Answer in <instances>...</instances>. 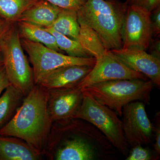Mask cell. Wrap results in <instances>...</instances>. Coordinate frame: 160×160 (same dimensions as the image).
I'll return each instance as SVG.
<instances>
[{"mask_svg": "<svg viewBox=\"0 0 160 160\" xmlns=\"http://www.w3.org/2000/svg\"><path fill=\"white\" fill-rule=\"evenodd\" d=\"M62 9L46 0H38L24 12L18 21L47 28L54 22Z\"/></svg>", "mask_w": 160, "mask_h": 160, "instance_id": "15", "label": "cell"}, {"mask_svg": "<svg viewBox=\"0 0 160 160\" xmlns=\"http://www.w3.org/2000/svg\"><path fill=\"white\" fill-rule=\"evenodd\" d=\"M46 28H49L78 41L80 31L78 11L62 9L53 23Z\"/></svg>", "mask_w": 160, "mask_h": 160, "instance_id": "18", "label": "cell"}, {"mask_svg": "<svg viewBox=\"0 0 160 160\" xmlns=\"http://www.w3.org/2000/svg\"><path fill=\"white\" fill-rule=\"evenodd\" d=\"M73 118L91 123L122 154L126 157L129 153V146L124 136L122 120L110 108L84 94L81 106Z\"/></svg>", "mask_w": 160, "mask_h": 160, "instance_id": "4", "label": "cell"}, {"mask_svg": "<svg viewBox=\"0 0 160 160\" xmlns=\"http://www.w3.org/2000/svg\"><path fill=\"white\" fill-rule=\"evenodd\" d=\"M80 31L78 41L89 58L98 57L108 51L94 30L79 23Z\"/></svg>", "mask_w": 160, "mask_h": 160, "instance_id": "19", "label": "cell"}, {"mask_svg": "<svg viewBox=\"0 0 160 160\" xmlns=\"http://www.w3.org/2000/svg\"><path fill=\"white\" fill-rule=\"evenodd\" d=\"M42 155L19 138L0 135V160H39Z\"/></svg>", "mask_w": 160, "mask_h": 160, "instance_id": "14", "label": "cell"}, {"mask_svg": "<svg viewBox=\"0 0 160 160\" xmlns=\"http://www.w3.org/2000/svg\"><path fill=\"white\" fill-rule=\"evenodd\" d=\"M45 29L54 36L58 47L62 51L65 52L67 55L73 57L89 58L77 40L72 39L49 28Z\"/></svg>", "mask_w": 160, "mask_h": 160, "instance_id": "21", "label": "cell"}, {"mask_svg": "<svg viewBox=\"0 0 160 160\" xmlns=\"http://www.w3.org/2000/svg\"><path fill=\"white\" fill-rule=\"evenodd\" d=\"M21 44L16 23L0 45L4 66L10 84L26 96L35 86L32 67Z\"/></svg>", "mask_w": 160, "mask_h": 160, "instance_id": "5", "label": "cell"}, {"mask_svg": "<svg viewBox=\"0 0 160 160\" xmlns=\"http://www.w3.org/2000/svg\"><path fill=\"white\" fill-rule=\"evenodd\" d=\"M24 51L29 56L32 65L35 85H39L49 72L63 66L71 65L93 66L95 58L69 56L50 49L41 43L20 38Z\"/></svg>", "mask_w": 160, "mask_h": 160, "instance_id": "6", "label": "cell"}, {"mask_svg": "<svg viewBox=\"0 0 160 160\" xmlns=\"http://www.w3.org/2000/svg\"><path fill=\"white\" fill-rule=\"evenodd\" d=\"M129 152L126 160H150L153 158V155L151 151L142 145L133 146Z\"/></svg>", "mask_w": 160, "mask_h": 160, "instance_id": "22", "label": "cell"}, {"mask_svg": "<svg viewBox=\"0 0 160 160\" xmlns=\"http://www.w3.org/2000/svg\"><path fill=\"white\" fill-rule=\"evenodd\" d=\"M151 13L135 5L129 4L122 28V48L147 50L152 38Z\"/></svg>", "mask_w": 160, "mask_h": 160, "instance_id": "8", "label": "cell"}, {"mask_svg": "<svg viewBox=\"0 0 160 160\" xmlns=\"http://www.w3.org/2000/svg\"><path fill=\"white\" fill-rule=\"evenodd\" d=\"M53 122L48 108V91L35 85L0 135L19 138L40 154L46 153Z\"/></svg>", "mask_w": 160, "mask_h": 160, "instance_id": "1", "label": "cell"}, {"mask_svg": "<svg viewBox=\"0 0 160 160\" xmlns=\"http://www.w3.org/2000/svg\"><path fill=\"white\" fill-rule=\"evenodd\" d=\"M54 155L56 160H92L97 157L93 146L84 138L72 136L63 139Z\"/></svg>", "mask_w": 160, "mask_h": 160, "instance_id": "13", "label": "cell"}, {"mask_svg": "<svg viewBox=\"0 0 160 160\" xmlns=\"http://www.w3.org/2000/svg\"><path fill=\"white\" fill-rule=\"evenodd\" d=\"M148 78L142 73L132 70L120 62L109 50L96 58V62L91 71L76 85L82 88L96 83L119 79Z\"/></svg>", "mask_w": 160, "mask_h": 160, "instance_id": "9", "label": "cell"}, {"mask_svg": "<svg viewBox=\"0 0 160 160\" xmlns=\"http://www.w3.org/2000/svg\"><path fill=\"white\" fill-rule=\"evenodd\" d=\"M16 23L20 38L41 43L61 53L64 52L58 47L54 36L45 28L22 21H18Z\"/></svg>", "mask_w": 160, "mask_h": 160, "instance_id": "17", "label": "cell"}, {"mask_svg": "<svg viewBox=\"0 0 160 160\" xmlns=\"http://www.w3.org/2000/svg\"><path fill=\"white\" fill-rule=\"evenodd\" d=\"M47 91L48 110L53 123L73 118L84 97L82 89L75 86Z\"/></svg>", "mask_w": 160, "mask_h": 160, "instance_id": "10", "label": "cell"}, {"mask_svg": "<svg viewBox=\"0 0 160 160\" xmlns=\"http://www.w3.org/2000/svg\"><path fill=\"white\" fill-rule=\"evenodd\" d=\"M63 9L78 11L87 0H46Z\"/></svg>", "mask_w": 160, "mask_h": 160, "instance_id": "23", "label": "cell"}, {"mask_svg": "<svg viewBox=\"0 0 160 160\" xmlns=\"http://www.w3.org/2000/svg\"><path fill=\"white\" fill-rule=\"evenodd\" d=\"M116 58L132 70L142 73L154 85L160 86V59L137 48L109 50Z\"/></svg>", "mask_w": 160, "mask_h": 160, "instance_id": "11", "label": "cell"}, {"mask_svg": "<svg viewBox=\"0 0 160 160\" xmlns=\"http://www.w3.org/2000/svg\"><path fill=\"white\" fill-rule=\"evenodd\" d=\"M0 96V129L14 117L26 96L10 84Z\"/></svg>", "mask_w": 160, "mask_h": 160, "instance_id": "16", "label": "cell"}, {"mask_svg": "<svg viewBox=\"0 0 160 160\" xmlns=\"http://www.w3.org/2000/svg\"><path fill=\"white\" fill-rule=\"evenodd\" d=\"M154 84L150 80L119 79L82 88L83 94L113 110L122 117L123 107L135 101L149 103Z\"/></svg>", "mask_w": 160, "mask_h": 160, "instance_id": "3", "label": "cell"}, {"mask_svg": "<svg viewBox=\"0 0 160 160\" xmlns=\"http://www.w3.org/2000/svg\"><path fill=\"white\" fill-rule=\"evenodd\" d=\"M152 38H158L160 34V6L153 11L150 15Z\"/></svg>", "mask_w": 160, "mask_h": 160, "instance_id": "25", "label": "cell"}, {"mask_svg": "<svg viewBox=\"0 0 160 160\" xmlns=\"http://www.w3.org/2000/svg\"><path fill=\"white\" fill-rule=\"evenodd\" d=\"M148 49H149L150 54L160 59V41L158 38H152Z\"/></svg>", "mask_w": 160, "mask_h": 160, "instance_id": "27", "label": "cell"}, {"mask_svg": "<svg viewBox=\"0 0 160 160\" xmlns=\"http://www.w3.org/2000/svg\"><path fill=\"white\" fill-rule=\"evenodd\" d=\"M122 117L124 136L129 146L152 142L154 126L146 113L145 103L135 101L127 104L123 107Z\"/></svg>", "mask_w": 160, "mask_h": 160, "instance_id": "7", "label": "cell"}, {"mask_svg": "<svg viewBox=\"0 0 160 160\" xmlns=\"http://www.w3.org/2000/svg\"><path fill=\"white\" fill-rule=\"evenodd\" d=\"M10 85L4 65L0 66V96L2 92Z\"/></svg>", "mask_w": 160, "mask_h": 160, "instance_id": "28", "label": "cell"}, {"mask_svg": "<svg viewBox=\"0 0 160 160\" xmlns=\"http://www.w3.org/2000/svg\"><path fill=\"white\" fill-rule=\"evenodd\" d=\"M158 123L156 128L154 127V131L155 133V143L153 145L155 152L158 156L160 154V122Z\"/></svg>", "mask_w": 160, "mask_h": 160, "instance_id": "29", "label": "cell"}, {"mask_svg": "<svg viewBox=\"0 0 160 160\" xmlns=\"http://www.w3.org/2000/svg\"><path fill=\"white\" fill-rule=\"evenodd\" d=\"M129 4L118 0H87L78 11V21L95 32L108 50L123 47L122 28Z\"/></svg>", "mask_w": 160, "mask_h": 160, "instance_id": "2", "label": "cell"}, {"mask_svg": "<svg viewBox=\"0 0 160 160\" xmlns=\"http://www.w3.org/2000/svg\"><path fill=\"white\" fill-rule=\"evenodd\" d=\"M14 24L0 18V45Z\"/></svg>", "mask_w": 160, "mask_h": 160, "instance_id": "26", "label": "cell"}, {"mask_svg": "<svg viewBox=\"0 0 160 160\" xmlns=\"http://www.w3.org/2000/svg\"><path fill=\"white\" fill-rule=\"evenodd\" d=\"M4 65V58L2 52L0 51V66Z\"/></svg>", "mask_w": 160, "mask_h": 160, "instance_id": "30", "label": "cell"}, {"mask_svg": "<svg viewBox=\"0 0 160 160\" xmlns=\"http://www.w3.org/2000/svg\"><path fill=\"white\" fill-rule=\"evenodd\" d=\"M93 66L71 65L60 67L46 75L39 85L47 90L73 87L91 71Z\"/></svg>", "mask_w": 160, "mask_h": 160, "instance_id": "12", "label": "cell"}, {"mask_svg": "<svg viewBox=\"0 0 160 160\" xmlns=\"http://www.w3.org/2000/svg\"><path fill=\"white\" fill-rule=\"evenodd\" d=\"M128 4L135 5L151 13L160 6V0H127Z\"/></svg>", "mask_w": 160, "mask_h": 160, "instance_id": "24", "label": "cell"}, {"mask_svg": "<svg viewBox=\"0 0 160 160\" xmlns=\"http://www.w3.org/2000/svg\"><path fill=\"white\" fill-rule=\"evenodd\" d=\"M38 0H0V18L15 23L24 12Z\"/></svg>", "mask_w": 160, "mask_h": 160, "instance_id": "20", "label": "cell"}]
</instances>
